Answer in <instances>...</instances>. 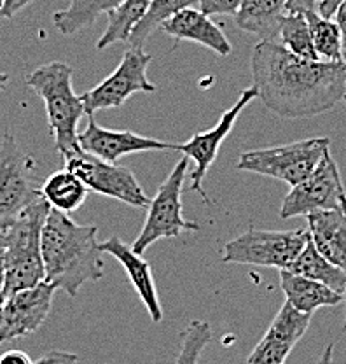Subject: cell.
<instances>
[{
  "label": "cell",
  "instance_id": "obj_1",
  "mask_svg": "<svg viewBox=\"0 0 346 364\" xmlns=\"http://www.w3.org/2000/svg\"><path fill=\"white\" fill-rule=\"evenodd\" d=\"M250 65L257 97L280 117L318 116L345 98L343 62L304 60L276 41H261L254 48Z\"/></svg>",
  "mask_w": 346,
  "mask_h": 364
},
{
  "label": "cell",
  "instance_id": "obj_2",
  "mask_svg": "<svg viewBox=\"0 0 346 364\" xmlns=\"http://www.w3.org/2000/svg\"><path fill=\"white\" fill-rule=\"evenodd\" d=\"M97 235L94 225H79L51 208L40 233L45 282L74 298L86 282L100 280L104 261Z\"/></svg>",
  "mask_w": 346,
  "mask_h": 364
},
{
  "label": "cell",
  "instance_id": "obj_3",
  "mask_svg": "<svg viewBox=\"0 0 346 364\" xmlns=\"http://www.w3.org/2000/svg\"><path fill=\"white\" fill-rule=\"evenodd\" d=\"M74 70L65 62L40 65L26 75L25 82L43 98L55 147L63 156L81 149L77 124L85 116V104L72 88Z\"/></svg>",
  "mask_w": 346,
  "mask_h": 364
},
{
  "label": "cell",
  "instance_id": "obj_4",
  "mask_svg": "<svg viewBox=\"0 0 346 364\" xmlns=\"http://www.w3.org/2000/svg\"><path fill=\"white\" fill-rule=\"evenodd\" d=\"M49 210L51 207L40 196L26 207L7 230V247L2 254L4 291L7 296L44 282L40 233Z\"/></svg>",
  "mask_w": 346,
  "mask_h": 364
},
{
  "label": "cell",
  "instance_id": "obj_5",
  "mask_svg": "<svg viewBox=\"0 0 346 364\" xmlns=\"http://www.w3.org/2000/svg\"><path fill=\"white\" fill-rule=\"evenodd\" d=\"M329 146L330 140L327 136H317L285 146L247 151L239 154L237 168L271 177L294 188L317 170L322 159L329 154Z\"/></svg>",
  "mask_w": 346,
  "mask_h": 364
},
{
  "label": "cell",
  "instance_id": "obj_6",
  "mask_svg": "<svg viewBox=\"0 0 346 364\" xmlns=\"http://www.w3.org/2000/svg\"><path fill=\"white\" fill-rule=\"evenodd\" d=\"M308 238L310 233L306 230L269 231L250 226L245 233L227 242L222 263L287 270L306 245Z\"/></svg>",
  "mask_w": 346,
  "mask_h": 364
},
{
  "label": "cell",
  "instance_id": "obj_7",
  "mask_svg": "<svg viewBox=\"0 0 346 364\" xmlns=\"http://www.w3.org/2000/svg\"><path fill=\"white\" fill-rule=\"evenodd\" d=\"M189 158L184 156L175 165L170 176L159 186L154 200H151L146 223L136 240L133 242V250L144 254L152 244L165 238H177L184 231H198L200 225L185 221L182 215V188L188 176Z\"/></svg>",
  "mask_w": 346,
  "mask_h": 364
},
{
  "label": "cell",
  "instance_id": "obj_8",
  "mask_svg": "<svg viewBox=\"0 0 346 364\" xmlns=\"http://www.w3.org/2000/svg\"><path fill=\"white\" fill-rule=\"evenodd\" d=\"M36 161L23 153L11 132L0 144V228H11L26 207L40 198L33 182Z\"/></svg>",
  "mask_w": 346,
  "mask_h": 364
},
{
  "label": "cell",
  "instance_id": "obj_9",
  "mask_svg": "<svg viewBox=\"0 0 346 364\" xmlns=\"http://www.w3.org/2000/svg\"><path fill=\"white\" fill-rule=\"evenodd\" d=\"M63 158H65V168L85 182L90 191L119 200L136 208H146L151 205L147 193L126 166L104 161L82 149L74 151Z\"/></svg>",
  "mask_w": 346,
  "mask_h": 364
},
{
  "label": "cell",
  "instance_id": "obj_10",
  "mask_svg": "<svg viewBox=\"0 0 346 364\" xmlns=\"http://www.w3.org/2000/svg\"><path fill=\"white\" fill-rule=\"evenodd\" d=\"M152 56L144 51V48H130L123 55L119 65L107 79L94 86L93 90L81 95L87 116L104 109L121 107L136 91L154 93L158 86L147 77Z\"/></svg>",
  "mask_w": 346,
  "mask_h": 364
},
{
  "label": "cell",
  "instance_id": "obj_11",
  "mask_svg": "<svg viewBox=\"0 0 346 364\" xmlns=\"http://www.w3.org/2000/svg\"><path fill=\"white\" fill-rule=\"evenodd\" d=\"M345 193L340 168L329 153L308 179L294 186L285 196L280 218L291 219L322 210H336L341 208V196Z\"/></svg>",
  "mask_w": 346,
  "mask_h": 364
},
{
  "label": "cell",
  "instance_id": "obj_12",
  "mask_svg": "<svg viewBox=\"0 0 346 364\" xmlns=\"http://www.w3.org/2000/svg\"><path fill=\"white\" fill-rule=\"evenodd\" d=\"M256 98L259 97H257V90L254 88V86L243 90L242 93H239L238 100L234 102L233 107L224 111L219 123H217L214 128H210V130L207 132H200V134L193 135L188 142L177 144V147H175V151H180L184 156H188L196 163V168L193 170L191 173V189L201 193V196H203L205 200H207V196H205L203 191V179L205 176H207L208 168H210L212 163L215 161L217 153H219L220 146H222V142L226 140V136L229 135L231 130L234 128V123H237L239 114L243 112V109H245L250 102L256 100Z\"/></svg>",
  "mask_w": 346,
  "mask_h": 364
},
{
  "label": "cell",
  "instance_id": "obj_13",
  "mask_svg": "<svg viewBox=\"0 0 346 364\" xmlns=\"http://www.w3.org/2000/svg\"><path fill=\"white\" fill-rule=\"evenodd\" d=\"M55 291V287L44 280L39 286L7 296L0 328V345L33 335L51 312Z\"/></svg>",
  "mask_w": 346,
  "mask_h": 364
},
{
  "label": "cell",
  "instance_id": "obj_14",
  "mask_svg": "<svg viewBox=\"0 0 346 364\" xmlns=\"http://www.w3.org/2000/svg\"><path fill=\"white\" fill-rule=\"evenodd\" d=\"M79 146L85 153L104 159L109 163H117V159L135 153H149V151H175L177 144L163 142L158 139H149L128 130H109L100 127L93 117H90L85 132L77 135Z\"/></svg>",
  "mask_w": 346,
  "mask_h": 364
},
{
  "label": "cell",
  "instance_id": "obj_15",
  "mask_svg": "<svg viewBox=\"0 0 346 364\" xmlns=\"http://www.w3.org/2000/svg\"><path fill=\"white\" fill-rule=\"evenodd\" d=\"M311 317L313 316L299 312L285 301L262 340L249 355L247 364H283L310 328Z\"/></svg>",
  "mask_w": 346,
  "mask_h": 364
},
{
  "label": "cell",
  "instance_id": "obj_16",
  "mask_svg": "<svg viewBox=\"0 0 346 364\" xmlns=\"http://www.w3.org/2000/svg\"><path fill=\"white\" fill-rule=\"evenodd\" d=\"M102 252H107L112 257H116L123 268L128 273L131 286L135 287L136 294L142 299L144 306L147 309L152 322H161L163 321V309L161 301H159L158 289H156L154 275H152L149 261L142 257V254H136L131 245L123 242L117 237H110L109 240L100 242L98 244Z\"/></svg>",
  "mask_w": 346,
  "mask_h": 364
},
{
  "label": "cell",
  "instance_id": "obj_17",
  "mask_svg": "<svg viewBox=\"0 0 346 364\" xmlns=\"http://www.w3.org/2000/svg\"><path fill=\"white\" fill-rule=\"evenodd\" d=\"M163 32L168 33L175 41H191L212 49L220 56H229L233 51L229 39L205 13L195 7H185L178 11L168 21L163 23Z\"/></svg>",
  "mask_w": 346,
  "mask_h": 364
},
{
  "label": "cell",
  "instance_id": "obj_18",
  "mask_svg": "<svg viewBox=\"0 0 346 364\" xmlns=\"http://www.w3.org/2000/svg\"><path fill=\"white\" fill-rule=\"evenodd\" d=\"M308 233L318 252L346 270V214L343 208L306 215Z\"/></svg>",
  "mask_w": 346,
  "mask_h": 364
},
{
  "label": "cell",
  "instance_id": "obj_19",
  "mask_svg": "<svg viewBox=\"0 0 346 364\" xmlns=\"http://www.w3.org/2000/svg\"><path fill=\"white\" fill-rule=\"evenodd\" d=\"M280 284L285 301L303 314L313 316L315 310L322 306H336L343 303V294L336 293L317 280L304 279L288 270H280Z\"/></svg>",
  "mask_w": 346,
  "mask_h": 364
},
{
  "label": "cell",
  "instance_id": "obj_20",
  "mask_svg": "<svg viewBox=\"0 0 346 364\" xmlns=\"http://www.w3.org/2000/svg\"><path fill=\"white\" fill-rule=\"evenodd\" d=\"M288 0H242L234 21L243 32L261 41L279 39L281 18L287 14Z\"/></svg>",
  "mask_w": 346,
  "mask_h": 364
},
{
  "label": "cell",
  "instance_id": "obj_21",
  "mask_svg": "<svg viewBox=\"0 0 346 364\" xmlns=\"http://www.w3.org/2000/svg\"><path fill=\"white\" fill-rule=\"evenodd\" d=\"M87 191L90 189L85 182L68 168L51 173L40 186V196L49 203V207L67 215L86 202Z\"/></svg>",
  "mask_w": 346,
  "mask_h": 364
},
{
  "label": "cell",
  "instance_id": "obj_22",
  "mask_svg": "<svg viewBox=\"0 0 346 364\" xmlns=\"http://www.w3.org/2000/svg\"><path fill=\"white\" fill-rule=\"evenodd\" d=\"M287 270L296 273V275H301L304 279L317 280V282L324 284V286L330 287V289L340 294L345 293L346 270L325 259L315 247L311 238H308L306 245L299 252V256L292 261Z\"/></svg>",
  "mask_w": 346,
  "mask_h": 364
},
{
  "label": "cell",
  "instance_id": "obj_23",
  "mask_svg": "<svg viewBox=\"0 0 346 364\" xmlns=\"http://www.w3.org/2000/svg\"><path fill=\"white\" fill-rule=\"evenodd\" d=\"M123 2L124 0H72L67 9L53 14V23L62 36H75Z\"/></svg>",
  "mask_w": 346,
  "mask_h": 364
},
{
  "label": "cell",
  "instance_id": "obj_24",
  "mask_svg": "<svg viewBox=\"0 0 346 364\" xmlns=\"http://www.w3.org/2000/svg\"><path fill=\"white\" fill-rule=\"evenodd\" d=\"M152 0H124L121 6L107 13V28L98 39L97 49H107L117 43H128L133 28L146 16Z\"/></svg>",
  "mask_w": 346,
  "mask_h": 364
},
{
  "label": "cell",
  "instance_id": "obj_25",
  "mask_svg": "<svg viewBox=\"0 0 346 364\" xmlns=\"http://www.w3.org/2000/svg\"><path fill=\"white\" fill-rule=\"evenodd\" d=\"M304 16L318 58L325 62H343V37L336 20L320 16L317 11H310Z\"/></svg>",
  "mask_w": 346,
  "mask_h": 364
},
{
  "label": "cell",
  "instance_id": "obj_26",
  "mask_svg": "<svg viewBox=\"0 0 346 364\" xmlns=\"http://www.w3.org/2000/svg\"><path fill=\"white\" fill-rule=\"evenodd\" d=\"M193 4H198V0H152L146 16L133 28L128 44L131 48H144L147 39L156 30L161 28L163 23L168 21L178 11L193 7Z\"/></svg>",
  "mask_w": 346,
  "mask_h": 364
},
{
  "label": "cell",
  "instance_id": "obj_27",
  "mask_svg": "<svg viewBox=\"0 0 346 364\" xmlns=\"http://www.w3.org/2000/svg\"><path fill=\"white\" fill-rule=\"evenodd\" d=\"M276 43H280L287 51L299 58L320 60L313 48L306 16L301 13H287L281 18Z\"/></svg>",
  "mask_w": 346,
  "mask_h": 364
},
{
  "label": "cell",
  "instance_id": "obj_28",
  "mask_svg": "<svg viewBox=\"0 0 346 364\" xmlns=\"http://www.w3.org/2000/svg\"><path fill=\"white\" fill-rule=\"evenodd\" d=\"M214 331L207 321H191L188 328L182 331L180 352L175 364H198L201 352L212 341Z\"/></svg>",
  "mask_w": 346,
  "mask_h": 364
},
{
  "label": "cell",
  "instance_id": "obj_29",
  "mask_svg": "<svg viewBox=\"0 0 346 364\" xmlns=\"http://www.w3.org/2000/svg\"><path fill=\"white\" fill-rule=\"evenodd\" d=\"M200 11L207 16H227V14H237L242 0H198Z\"/></svg>",
  "mask_w": 346,
  "mask_h": 364
},
{
  "label": "cell",
  "instance_id": "obj_30",
  "mask_svg": "<svg viewBox=\"0 0 346 364\" xmlns=\"http://www.w3.org/2000/svg\"><path fill=\"white\" fill-rule=\"evenodd\" d=\"M79 361V358L70 352H62V350H51L48 354L43 355L40 359H37L33 364H75Z\"/></svg>",
  "mask_w": 346,
  "mask_h": 364
},
{
  "label": "cell",
  "instance_id": "obj_31",
  "mask_svg": "<svg viewBox=\"0 0 346 364\" xmlns=\"http://www.w3.org/2000/svg\"><path fill=\"white\" fill-rule=\"evenodd\" d=\"M320 0H288L287 13H301L306 14L310 11H317V6Z\"/></svg>",
  "mask_w": 346,
  "mask_h": 364
},
{
  "label": "cell",
  "instance_id": "obj_32",
  "mask_svg": "<svg viewBox=\"0 0 346 364\" xmlns=\"http://www.w3.org/2000/svg\"><path fill=\"white\" fill-rule=\"evenodd\" d=\"M32 2L33 0H4L0 18H13L14 14L20 13L21 9H25V7Z\"/></svg>",
  "mask_w": 346,
  "mask_h": 364
},
{
  "label": "cell",
  "instance_id": "obj_33",
  "mask_svg": "<svg viewBox=\"0 0 346 364\" xmlns=\"http://www.w3.org/2000/svg\"><path fill=\"white\" fill-rule=\"evenodd\" d=\"M0 364H33L32 359L21 350H9L0 355Z\"/></svg>",
  "mask_w": 346,
  "mask_h": 364
},
{
  "label": "cell",
  "instance_id": "obj_34",
  "mask_svg": "<svg viewBox=\"0 0 346 364\" xmlns=\"http://www.w3.org/2000/svg\"><path fill=\"white\" fill-rule=\"evenodd\" d=\"M343 2L345 0H320L317 6V13L324 18H334V14Z\"/></svg>",
  "mask_w": 346,
  "mask_h": 364
},
{
  "label": "cell",
  "instance_id": "obj_35",
  "mask_svg": "<svg viewBox=\"0 0 346 364\" xmlns=\"http://www.w3.org/2000/svg\"><path fill=\"white\" fill-rule=\"evenodd\" d=\"M334 20L340 25L341 37H343V63L346 65V0L340 6V9L334 14Z\"/></svg>",
  "mask_w": 346,
  "mask_h": 364
},
{
  "label": "cell",
  "instance_id": "obj_36",
  "mask_svg": "<svg viewBox=\"0 0 346 364\" xmlns=\"http://www.w3.org/2000/svg\"><path fill=\"white\" fill-rule=\"evenodd\" d=\"M7 294L4 291V267H2V257H0V328H2L4 321V305H6Z\"/></svg>",
  "mask_w": 346,
  "mask_h": 364
},
{
  "label": "cell",
  "instance_id": "obj_37",
  "mask_svg": "<svg viewBox=\"0 0 346 364\" xmlns=\"http://www.w3.org/2000/svg\"><path fill=\"white\" fill-rule=\"evenodd\" d=\"M333 355H334V343H329L324 348V352H322L320 358H318V361L315 364H334Z\"/></svg>",
  "mask_w": 346,
  "mask_h": 364
},
{
  "label": "cell",
  "instance_id": "obj_38",
  "mask_svg": "<svg viewBox=\"0 0 346 364\" xmlns=\"http://www.w3.org/2000/svg\"><path fill=\"white\" fill-rule=\"evenodd\" d=\"M7 230L9 228H0V257H2L4 250L7 247Z\"/></svg>",
  "mask_w": 346,
  "mask_h": 364
},
{
  "label": "cell",
  "instance_id": "obj_39",
  "mask_svg": "<svg viewBox=\"0 0 346 364\" xmlns=\"http://www.w3.org/2000/svg\"><path fill=\"white\" fill-rule=\"evenodd\" d=\"M7 82H9V75L2 74V72H0V93H2V91L6 90Z\"/></svg>",
  "mask_w": 346,
  "mask_h": 364
},
{
  "label": "cell",
  "instance_id": "obj_40",
  "mask_svg": "<svg viewBox=\"0 0 346 364\" xmlns=\"http://www.w3.org/2000/svg\"><path fill=\"white\" fill-rule=\"evenodd\" d=\"M341 208H343V212L346 214V193L341 196Z\"/></svg>",
  "mask_w": 346,
  "mask_h": 364
},
{
  "label": "cell",
  "instance_id": "obj_41",
  "mask_svg": "<svg viewBox=\"0 0 346 364\" xmlns=\"http://www.w3.org/2000/svg\"><path fill=\"white\" fill-rule=\"evenodd\" d=\"M343 305H345V321H346V287H345V293H343Z\"/></svg>",
  "mask_w": 346,
  "mask_h": 364
},
{
  "label": "cell",
  "instance_id": "obj_42",
  "mask_svg": "<svg viewBox=\"0 0 346 364\" xmlns=\"http://www.w3.org/2000/svg\"><path fill=\"white\" fill-rule=\"evenodd\" d=\"M2 6H4V0H0V13H2Z\"/></svg>",
  "mask_w": 346,
  "mask_h": 364
},
{
  "label": "cell",
  "instance_id": "obj_43",
  "mask_svg": "<svg viewBox=\"0 0 346 364\" xmlns=\"http://www.w3.org/2000/svg\"><path fill=\"white\" fill-rule=\"evenodd\" d=\"M343 100L346 102V86H345V98H343Z\"/></svg>",
  "mask_w": 346,
  "mask_h": 364
}]
</instances>
